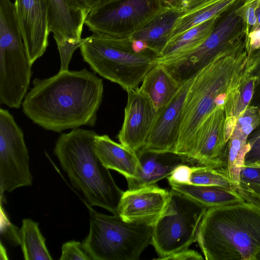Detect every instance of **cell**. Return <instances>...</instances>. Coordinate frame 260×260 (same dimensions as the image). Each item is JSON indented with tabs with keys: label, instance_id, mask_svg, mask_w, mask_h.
Listing matches in <instances>:
<instances>
[{
	"label": "cell",
	"instance_id": "obj_1",
	"mask_svg": "<svg viewBox=\"0 0 260 260\" xmlns=\"http://www.w3.org/2000/svg\"><path fill=\"white\" fill-rule=\"evenodd\" d=\"M32 83L22 106L34 123L59 133L95 125L104 93L103 80L95 72L86 68L59 71L48 78H35Z\"/></svg>",
	"mask_w": 260,
	"mask_h": 260
},
{
	"label": "cell",
	"instance_id": "obj_2",
	"mask_svg": "<svg viewBox=\"0 0 260 260\" xmlns=\"http://www.w3.org/2000/svg\"><path fill=\"white\" fill-rule=\"evenodd\" d=\"M248 60L245 35L221 52L193 78L182 111L174 153L191 158L196 133L217 107L225 106L238 91Z\"/></svg>",
	"mask_w": 260,
	"mask_h": 260
},
{
	"label": "cell",
	"instance_id": "obj_3",
	"mask_svg": "<svg viewBox=\"0 0 260 260\" xmlns=\"http://www.w3.org/2000/svg\"><path fill=\"white\" fill-rule=\"evenodd\" d=\"M245 200L208 208L197 242L206 260H256L260 253V199L242 189Z\"/></svg>",
	"mask_w": 260,
	"mask_h": 260
},
{
	"label": "cell",
	"instance_id": "obj_4",
	"mask_svg": "<svg viewBox=\"0 0 260 260\" xmlns=\"http://www.w3.org/2000/svg\"><path fill=\"white\" fill-rule=\"evenodd\" d=\"M96 135L93 130L79 127L62 133L56 141L53 153L85 205L98 206L118 215L123 191L95 154Z\"/></svg>",
	"mask_w": 260,
	"mask_h": 260
},
{
	"label": "cell",
	"instance_id": "obj_5",
	"mask_svg": "<svg viewBox=\"0 0 260 260\" xmlns=\"http://www.w3.org/2000/svg\"><path fill=\"white\" fill-rule=\"evenodd\" d=\"M131 37L112 38L93 34L83 38L79 48L84 61L103 78L126 91L138 88L148 72L157 63L150 50L137 53Z\"/></svg>",
	"mask_w": 260,
	"mask_h": 260
},
{
	"label": "cell",
	"instance_id": "obj_6",
	"mask_svg": "<svg viewBox=\"0 0 260 260\" xmlns=\"http://www.w3.org/2000/svg\"><path fill=\"white\" fill-rule=\"evenodd\" d=\"M89 212V232L82 242L91 260H138L151 244L153 226L127 222L118 215Z\"/></svg>",
	"mask_w": 260,
	"mask_h": 260
},
{
	"label": "cell",
	"instance_id": "obj_7",
	"mask_svg": "<svg viewBox=\"0 0 260 260\" xmlns=\"http://www.w3.org/2000/svg\"><path fill=\"white\" fill-rule=\"evenodd\" d=\"M30 63L16 16L0 18V103L20 108L31 76Z\"/></svg>",
	"mask_w": 260,
	"mask_h": 260
},
{
	"label": "cell",
	"instance_id": "obj_8",
	"mask_svg": "<svg viewBox=\"0 0 260 260\" xmlns=\"http://www.w3.org/2000/svg\"><path fill=\"white\" fill-rule=\"evenodd\" d=\"M207 208L173 190L164 213L153 226L151 244L165 259L197 242L199 226Z\"/></svg>",
	"mask_w": 260,
	"mask_h": 260
},
{
	"label": "cell",
	"instance_id": "obj_9",
	"mask_svg": "<svg viewBox=\"0 0 260 260\" xmlns=\"http://www.w3.org/2000/svg\"><path fill=\"white\" fill-rule=\"evenodd\" d=\"M223 13L209 36L189 51L160 63L181 84L192 79L221 52L246 35V24L241 5Z\"/></svg>",
	"mask_w": 260,
	"mask_h": 260
},
{
	"label": "cell",
	"instance_id": "obj_10",
	"mask_svg": "<svg viewBox=\"0 0 260 260\" xmlns=\"http://www.w3.org/2000/svg\"><path fill=\"white\" fill-rule=\"evenodd\" d=\"M164 7L161 0H117L89 13L85 25L100 36L129 37Z\"/></svg>",
	"mask_w": 260,
	"mask_h": 260
},
{
	"label": "cell",
	"instance_id": "obj_11",
	"mask_svg": "<svg viewBox=\"0 0 260 260\" xmlns=\"http://www.w3.org/2000/svg\"><path fill=\"white\" fill-rule=\"evenodd\" d=\"M29 154L23 133L13 116L0 109V189L1 197L32 184Z\"/></svg>",
	"mask_w": 260,
	"mask_h": 260
},
{
	"label": "cell",
	"instance_id": "obj_12",
	"mask_svg": "<svg viewBox=\"0 0 260 260\" xmlns=\"http://www.w3.org/2000/svg\"><path fill=\"white\" fill-rule=\"evenodd\" d=\"M225 120L224 106L217 107L207 116L196 133L190 164L226 167Z\"/></svg>",
	"mask_w": 260,
	"mask_h": 260
},
{
	"label": "cell",
	"instance_id": "obj_13",
	"mask_svg": "<svg viewBox=\"0 0 260 260\" xmlns=\"http://www.w3.org/2000/svg\"><path fill=\"white\" fill-rule=\"evenodd\" d=\"M127 93L123 122L117 138L120 144L137 152L145 145L158 111L139 87Z\"/></svg>",
	"mask_w": 260,
	"mask_h": 260
},
{
	"label": "cell",
	"instance_id": "obj_14",
	"mask_svg": "<svg viewBox=\"0 0 260 260\" xmlns=\"http://www.w3.org/2000/svg\"><path fill=\"white\" fill-rule=\"evenodd\" d=\"M192 79L181 84L172 100L158 111L143 151L174 153L182 121L185 99Z\"/></svg>",
	"mask_w": 260,
	"mask_h": 260
},
{
	"label": "cell",
	"instance_id": "obj_15",
	"mask_svg": "<svg viewBox=\"0 0 260 260\" xmlns=\"http://www.w3.org/2000/svg\"><path fill=\"white\" fill-rule=\"evenodd\" d=\"M16 13L30 63L41 57L49 44L47 0H15Z\"/></svg>",
	"mask_w": 260,
	"mask_h": 260
},
{
	"label": "cell",
	"instance_id": "obj_16",
	"mask_svg": "<svg viewBox=\"0 0 260 260\" xmlns=\"http://www.w3.org/2000/svg\"><path fill=\"white\" fill-rule=\"evenodd\" d=\"M171 191L157 185L123 191L118 215L125 221L153 226L168 204Z\"/></svg>",
	"mask_w": 260,
	"mask_h": 260
},
{
	"label": "cell",
	"instance_id": "obj_17",
	"mask_svg": "<svg viewBox=\"0 0 260 260\" xmlns=\"http://www.w3.org/2000/svg\"><path fill=\"white\" fill-rule=\"evenodd\" d=\"M139 166L135 177L126 179L128 189H136L156 185L167 178L182 164H188L186 158L174 153H155L141 150L136 152Z\"/></svg>",
	"mask_w": 260,
	"mask_h": 260
},
{
	"label": "cell",
	"instance_id": "obj_18",
	"mask_svg": "<svg viewBox=\"0 0 260 260\" xmlns=\"http://www.w3.org/2000/svg\"><path fill=\"white\" fill-rule=\"evenodd\" d=\"M49 26L57 45L65 42L81 43L87 15L71 8L64 0H47Z\"/></svg>",
	"mask_w": 260,
	"mask_h": 260
},
{
	"label": "cell",
	"instance_id": "obj_19",
	"mask_svg": "<svg viewBox=\"0 0 260 260\" xmlns=\"http://www.w3.org/2000/svg\"><path fill=\"white\" fill-rule=\"evenodd\" d=\"M183 14L177 7H164L131 37L133 40L143 41L148 49L158 57L170 41L176 21Z\"/></svg>",
	"mask_w": 260,
	"mask_h": 260
},
{
	"label": "cell",
	"instance_id": "obj_20",
	"mask_svg": "<svg viewBox=\"0 0 260 260\" xmlns=\"http://www.w3.org/2000/svg\"><path fill=\"white\" fill-rule=\"evenodd\" d=\"M94 149L102 164L126 179L136 177L139 161L136 152L113 141L108 135H96Z\"/></svg>",
	"mask_w": 260,
	"mask_h": 260
},
{
	"label": "cell",
	"instance_id": "obj_21",
	"mask_svg": "<svg viewBox=\"0 0 260 260\" xmlns=\"http://www.w3.org/2000/svg\"><path fill=\"white\" fill-rule=\"evenodd\" d=\"M172 190L208 208L229 205L245 200L234 189L215 185L180 183L168 181Z\"/></svg>",
	"mask_w": 260,
	"mask_h": 260
},
{
	"label": "cell",
	"instance_id": "obj_22",
	"mask_svg": "<svg viewBox=\"0 0 260 260\" xmlns=\"http://www.w3.org/2000/svg\"><path fill=\"white\" fill-rule=\"evenodd\" d=\"M141 83L139 89L148 97L158 111L172 100L181 86L161 63L152 68Z\"/></svg>",
	"mask_w": 260,
	"mask_h": 260
},
{
	"label": "cell",
	"instance_id": "obj_23",
	"mask_svg": "<svg viewBox=\"0 0 260 260\" xmlns=\"http://www.w3.org/2000/svg\"><path fill=\"white\" fill-rule=\"evenodd\" d=\"M222 14L215 16L189 29L176 39L169 41L161 55L156 58V63H160L173 59L200 45L211 34Z\"/></svg>",
	"mask_w": 260,
	"mask_h": 260
},
{
	"label": "cell",
	"instance_id": "obj_24",
	"mask_svg": "<svg viewBox=\"0 0 260 260\" xmlns=\"http://www.w3.org/2000/svg\"><path fill=\"white\" fill-rule=\"evenodd\" d=\"M244 0H216L202 4L184 13L176 21L170 41L213 17L221 15Z\"/></svg>",
	"mask_w": 260,
	"mask_h": 260
},
{
	"label": "cell",
	"instance_id": "obj_25",
	"mask_svg": "<svg viewBox=\"0 0 260 260\" xmlns=\"http://www.w3.org/2000/svg\"><path fill=\"white\" fill-rule=\"evenodd\" d=\"M20 236L25 260L52 259L37 222L30 218L23 219L20 229Z\"/></svg>",
	"mask_w": 260,
	"mask_h": 260
},
{
	"label": "cell",
	"instance_id": "obj_26",
	"mask_svg": "<svg viewBox=\"0 0 260 260\" xmlns=\"http://www.w3.org/2000/svg\"><path fill=\"white\" fill-rule=\"evenodd\" d=\"M256 78L248 77L244 73L239 90L225 110V138L226 142L233 133L237 118L249 105Z\"/></svg>",
	"mask_w": 260,
	"mask_h": 260
},
{
	"label": "cell",
	"instance_id": "obj_27",
	"mask_svg": "<svg viewBox=\"0 0 260 260\" xmlns=\"http://www.w3.org/2000/svg\"><path fill=\"white\" fill-rule=\"evenodd\" d=\"M250 149L247 139L232 135L226 145L227 165L226 171L233 188L237 191L240 187V174L244 165L245 157Z\"/></svg>",
	"mask_w": 260,
	"mask_h": 260
},
{
	"label": "cell",
	"instance_id": "obj_28",
	"mask_svg": "<svg viewBox=\"0 0 260 260\" xmlns=\"http://www.w3.org/2000/svg\"><path fill=\"white\" fill-rule=\"evenodd\" d=\"M190 183L234 189L224 168H217L198 165L192 166Z\"/></svg>",
	"mask_w": 260,
	"mask_h": 260
},
{
	"label": "cell",
	"instance_id": "obj_29",
	"mask_svg": "<svg viewBox=\"0 0 260 260\" xmlns=\"http://www.w3.org/2000/svg\"><path fill=\"white\" fill-rule=\"evenodd\" d=\"M259 125L258 109L249 105L237 118L232 135L247 139L248 136Z\"/></svg>",
	"mask_w": 260,
	"mask_h": 260
},
{
	"label": "cell",
	"instance_id": "obj_30",
	"mask_svg": "<svg viewBox=\"0 0 260 260\" xmlns=\"http://www.w3.org/2000/svg\"><path fill=\"white\" fill-rule=\"evenodd\" d=\"M239 188L260 199V165L243 166L240 174Z\"/></svg>",
	"mask_w": 260,
	"mask_h": 260
},
{
	"label": "cell",
	"instance_id": "obj_31",
	"mask_svg": "<svg viewBox=\"0 0 260 260\" xmlns=\"http://www.w3.org/2000/svg\"><path fill=\"white\" fill-rule=\"evenodd\" d=\"M247 142L250 149L245 156L244 165H260V125L248 136Z\"/></svg>",
	"mask_w": 260,
	"mask_h": 260
},
{
	"label": "cell",
	"instance_id": "obj_32",
	"mask_svg": "<svg viewBox=\"0 0 260 260\" xmlns=\"http://www.w3.org/2000/svg\"><path fill=\"white\" fill-rule=\"evenodd\" d=\"M60 260H91L84 250L82 243L72 240L63 244Z\"/></svg>",
	"mask_w": 260,
	"mask_h": 260
},
{
	"label": "cell",
	"instance_id": "obj_33",
	"mask_svg": "<svg viewBox=\"0 0 260 260\" xmlns=\"http://www.w3.org/2000/svg\"><path fill=\"white\" fill-rule=\"evenodd\" d=\"M1 236H3L13 246L20 245V229L10 222L5 212L3 211L2 204L1 205Z\"/></svg>",
	"mask_w": 260,
	"mask_h": 260
},
{
	"label": "cell",
	"instance_id": "obj_34",
	"mask_svg": "<svg viewBox=\"0 0 260 260\" xmlns=\"http://www.w3.org/2000/svg\"><path fill=\"white\" fill-rule=\"evenodd\" d=\"M117 0H64L73 9L81 12L87 16L91 12Z\"/></svg>",
	"mask_w": 260,
	"mask_h": 260
},
{
	"label": "cell",
	"instance_id": "obj_35",
	"mask_svg": "<svg viewBox=\"0 0 260 260\" xmlns=\"http://www.w3.org/2000/svg\"><path fill=\"white\" fill-rule=\"evenodd\" d=\"M192 173V166L184 163L177 166L167 178L168 181H172L180 183H190Z\"/></svg>",
	"mask_w": 260,
	"mask_h": 260
},
{
	"label": "cell",
	"instance_id": "obj_36",
	"mask_svg": "<svg viewBox=\"0 0 260 260\" xmlns=\"http://www.w3.org/2000/svg\"><path fill=\"white\" fill-rule=\"evenodd\" d=\"M245 74L250 77H260V49L248 56Z\"/></svg>",
	"mask_w": 260,
	"mask_h": 260
},
{
	"label": "cell",
	"instance_id": "obj_37",
	"mask_svg": "<svg viewBox=\"0 0 260 260\" xmlns=\"http://www.w3.org/2000/svg\"><path fill=\"white\" fill-rule=\"evenodd\" d=\"M203 257L200 253L189 248L172 254L165 258L166 260H203Z\"/></svg>",
	"mask_w": 260,
	"mask_h": 260
},
{
	"label": "cell",
	"instance_id": "obj_38",
	"mask_svg": "<svg viewBox=\"0 0 260 260\" xmlns=\"http://www.w3.org/2000/svg\"><path fill=\"white\" fill-rule=\"evenodd\" d=\"M246 47L248 56L252 52L260 49V29L250 31L245 36Z\"/></svg>",
	"mask_w": 260,
	"mask_h": 260
},
{
	"label": "cell",
	"instance_id": "obj_39",
	"mask_svg": "<svg viewBox=\"0 0 260 260\" xmlns=\"http://www.w3.org/2000/svg\"><path fill=\"white\" fill-rule=\"evenodd\" d=\"M249 105L257 108L260 107V77L257 78L255 81L253 93Z\"/></svg>",
	"mask_w": 260,
	"mask_h": 260
},
{
	"label": "cell",
	"instance_id": "obj_40",
	"mask_svg": "<svg viewBox=\"0 0 260 260\" xmlns=\"http://www.w3.org/2000/svg\"><path fill=\"white\" fill-rule=\"evenodd\" d=\"M132 47L134 51L137 53H142L148 50L146 44L141 40L132 39Z\"/></svg>",
	"mask_w": 260,
	"mask_h": 260
},
{
	"label": "cell",
	"instance_id": "obj_41",
	"mask_svg": "<svg viewBox=\"0 0 260 260\" xmlns=\"http://www.w3.org/2000/svg\"><path fill=\"white\" fill-rule=\"evenodd\" d=\"M255 13L257 17V22L255 25L251 28L249 32L260 29V6L256 9Z\"/></svg>",
	"mask_w": 260,
	"mask_h": 260
},
{
	"label": "cell",
	"instance_id": "obj_42",
	"mask_svg": "<svg viewBox=\"0 0 260 260\" xmlns=\"http://www.w3.org/2000/svg\"><path fill=\"white\" fill-rule=\"evenodd\" d=\"M164 5L167 7H177L179 0H161Z\"/></svg>",
	"mask_w": 260,
	"mask_h": 260
},
{
	"label": "cell",
	"instance_id": "obj_43",
	"mask_svg": "<svg viewBox=\"0 0 260 260\" xmlns=\"http://www.w3.org/2000/svg\"><path fill=\"white\" fill-rule=\"evenodd\" d=\"M6 250L5 248L3 247L2 242L1 243V254L3 253L2 255L1 256V259H8V257L6 254Z\"/></svg>",
	"mask_w": 260,
	"mask_h": 260
},
{
	"label": "cell",
	"instance_id": "obj_44",
	"mask_svg": "<svg viewBox=\"0 0 260 260\" xmlns=\"http://www.w3.org/2000/svg\"><path fill=\"white\" fill-rule=\"evenodd\" d=\"M256 260H260V253L257 255Z\"/></svg>",
	"mask_w": 260,
	"mask_h": 260
},
{
	"label": "cell",
	"instance_id": "obj_45",
	"mask_svg": "<svg viewBox=\"0 0 260 260\" xmlns=\"http://www.w3.org/2000/svg\"><path fill=\"white\" fill-rule=\"evenodd\" d=\"M258 112H259V116L260 118V107L258 108Z\"/></svg>",
	"mask_w": 260,
	"mask_h": 260
}]
</instances>
